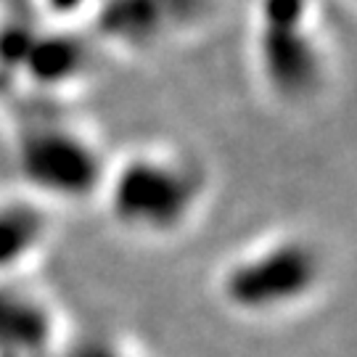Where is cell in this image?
Listing matches in <instances>:
<instances>
[{
	"instance_id": "obj_4",
	"label": "cell",
	"mask_w": 357,
	"mask_h": 357,
	"mask_svg": "<svg viewBox=\"0 0 357 357\" xmlns=\"http://www.w3.org/2000/svg\"><path fill=\"white\" fill-rule=\"evenodd\" d=\"M56 215L13 185L0 188V281L38 275L56 241Z\"/></svg>"
},
{
	"instance_id": "obj_1",
	"label": "cell",
	"mask_w": 357,
	"mask_h": 357,
	"mask_svg": "<svg viewBox=\"0 0 357 357\" xmlns=\"http://www.w3.org/2000/svg\"><path fill=\"white\" fill-rule=\"evenodd\" d=\"M3 122L13 188L56 212L96 202L112 153L90 119L64 101H22Z\"/></svg>"
},
{
	"instance_id": "obj_2",
	"label": "cell",
	"mask_w": 357,
	"mask_h": 357,
	"mask_svg": "<svg viewBox=\"0 0 357 357\" xmlns=\"http://www.w3.org/2000/svg\"><path fill=\"white\" fill-rule=\"evenodd\" d=\"M202 191V175L185 153L146 143L109 159L96 204L122 233L165 241L188 225Z\"/></svg>"
},
{
	"instance_id": "obj_5",
	"label": "cell",
	"mask_w": 357,
	"mask_h": 357,
	"mask_svg": "<svg viewBox=\"0 0 357 357\" xmlns=\"http://www.w3.org/2000/svg\"><path fill=\"white\" fill-rule=\"evenodd\" d=\"M61 312L35 278L0 281V344L38 349L59 339Z\"/></svg>"
},
{
	"instance_id": "obj_3",
	"label": "cell",
	"mask_w": 357,
	"mask_h": 357,
	"mask_svg": "<svg viewBox=\"0 0 357 357\" xmlns=\"http://www.w3.org/2000/svg\"><path fill=\"white\" fill-rule=\"evenodd\" d=\"M318 278V259L302 241H278L246 255L225 275L233 305L246 310H275L305 296Z\"/></svg>"
}]
</instances>
